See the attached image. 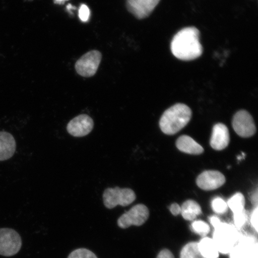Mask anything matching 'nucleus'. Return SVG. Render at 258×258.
<instances>
[{"label":"nucleus","mask_w":258,"mask_h":258,"mask_svg":"<svg viewBox=\"0 0 258 258\" xmlns=\"http://www.w3.org/2000/svg\"><path fill=\"white\" fill-rule=\"evenodd\" d=\"M171 51L177 59L192 60L202 56L203 47L200 41V31L195 27H187L173 37Z\"/></svg>","instance_id":"f257e3e1"},{"label":"nucleus","mask_w":258,"mask_h":258,"mask_svg":"<svg viewBox=\"0 0 258 258\" xmlns=\"http://www.w3.org/2000/svg\"><path fill=\"white\" fill-rule=\"evenodd\" d=\"M192 117V111L188 106L176 104L166 109L159 121L161 131L164 134L173 135L188 124Z\"/></svg>","instance_id":"f03ea898"},{"label":"nucleus","mask_w":258,"mask_h":258,"mask_svg":"<svg viewBox=\"0 0 258 258\" xmlns=\"http://www.w3.org/2000/svg\"><path fill=\"white\" fill-rule=\"evenodd\" d=\"M210 221L215 230L214 240L219 253H230L239 239L240 234L234 225L222 222L217 217H212Z\"/></svg>","instance_id":"7ed1b4c3"},{"label":"nucleus","mask_w":258,"mask_h":258,"mask_svg":"<svg viewBox=\"0 0 258 258\" xmlns=\"http://www.w3.org/2000/svg\"><path fill=\"white\" fill-rule=\"evenodd\" d=\"M136 194L131 188L119 187L106 188L103 194V202L105 207L112 209L116 206H127L136 200Z\"/></svg>","instance_id":"20e7f679"},{"label":"nucleus","mask_w":258,"mask_h":258,"mask_svg":"<svg viewBox=\"0 0 258 258\" xmlns=\"http://www.w3.org/2000/svg\"><path fill=\"white\" fill-rule=\"evenodd\" d=\"M22 239L17 231L11 228H0V255L12 256L22 247Z\"/></svg>","instance_id":"39448f33"},{"label":"nucleus","mask_w":258,"mask_h":258,"mask_svg":"<svg viewBox=\"0 0 258 258\" xmlns=\"http://www.w3.org/2000/svg\"><path fill=\"white\" fill-rule=\"evenodd\" d=\"M150 217V211L146 206L139 204L132 207L128 211L122 214L117 221L119 227L125 229L131 226L143 225Z\"/></svg>","instance_id":"423d86ee"},{"label":"nucleus","mask_w":258,"mask_h":258,"mask_svg":"<svg viewBox=\"0 0 258 258\" xmlns=\"http://www.w3.org/2000/svg\"><path fill=\"white\" fill-rule=\"evenodd\" d=\"M102 59V54L98 50H92L84 54L77 61L75 69L80 76L90 77L98 71Z\"/></svg>","instance_id":"0eeeda50"},{"label":"nucleus","mask_w":258,"mask_h":258,"mask_svg":"<svg viewBox=\"0 0 258 258\" xmlns=\"http://www.w3.org/2000/svg\"><path fill=\"white\" fill-rule=\"evenodd\" d=\"M232 125L236 134L241 138H250L256 132L255 123L250 113L246 110H240L235 113Z\"/></svg>","instance_id":"6e6552de"},{"label":"nucleus","mask_w":258,"mask_h":258,"mask_svg":"<svg viewBox=\"0 0 258 258\" xmlns=\"http://www.w3.org/2000/svg\"><path fill=\"white\" fill-rule=\"evenodd\" d=\"M229 254L230 258H258L257 242L252 236L240 234L237 243Z\"/></svg>","instance_id":"1a4fd4ad"},{"label":"nucleus","mask_w":258,"mask_h":258,"mask_svg":"<svg viewBox=\"0 0 258 258\" xmlns=\"http://www.w3.org/2000/svg\"><path fill=\"white\" fill-rule=\"evenodd\" d=\"M94 127V122L89 115L82 114L72 119L67 124V131L74 137H83L88 135Z\"/></svg>","instance_id":"9d476101"},{"label":"nucleus","mask_w":258,"mask_h":258,"mask_svg":"<svg viewBox=\"0 0 258 258\" xmlns=\"http://www.w3.org/2000/svg\"><path fill=\"white\" fill-rule=\"evenodd\" d=\"M225 176L217 170H206L196 179L197 185L205 191H212L220 188L225 183Z\"/></svg>","instance_id":"9b49d317"},{"label":"nucleus","mask_w":258,"mask_h":258,"mask_svg":"<svg viewBox=\"0 0 258 258\" xmlns=\"http://www.w3.org/2000/svg\"><path fill=\"white\" fill-rule=\"evenodd\" d=\"M160 0H127L128 11L138 19L149 16Z\"/></svg>","instance_id":"f8f14e48"},{"label":"nucleus","mask_w":258,"mask_h":258,"mask_svg":"<svg viewBox=\"0 0 258 258\" xmlns=\"http://www.w3.org/2000/svg\"><path fill=\"white\" fill-rule=\"evenodd\" d=\"M230 138L228 128L226 125L217 123L214 125L212 129V134L210 141L211 146L217 151L225 149L230 143Z\"/></svg>","instance_id":"ddd939ff"},{"label":"nucleus","mask_w":258,"mask_h":258,"mask_svg":"<svg viewBox=\"0 0 258 258\" xmlns=\"http://www.w3.org/2000/svg\"><path fill=\"white\" fill-rule=\"evenodd\" d=\"M16 144L13 135L6 132H0V161L11 159L16 151Z\"/></svg>","instance_id":"4468645a"},{"label":"nucleus","mask_w":258,"mask_h":258,"mask_svg":"<svg viewBox=\"0 0 258 258\" xmlns=\"http://www.w3.org/2000/svg\"><path fill=\"white\" fill-rule=\"evenodd\" d=\"M176 146L181 152L191 155H201L204 152V148L197 143L191 137L182 135L177 139Z\"/></svg>","instance_id":"2eb2a0df"},{"label":"nucleus","mask_w":258,"mask_h":258,"mask_svg":"<svg viewBox=\"0 0 258 258\" xmlns=\"http://www.w3.org/2000/svg\"><path fill=\"white\" fill-rule=\"evenodd\" d=\"M180 209V214L187 221L195 220L202 213L201 206L192 200H188L183 203Z\"/></svg>","instance_id":"dca6fc26"},{"label":"nucleus","mask_w":258,"mask_h":258,"mask_svg":"<svg viewBox=\"0 0 258 258\" xmlns=\"http://www.w3.org/2000/svg\"><path fill=\"white\" fill-rule=\"evenodd\" d=\"M200 252L204 258H218L219 251L215 241L209 237L203 238L198 243Z\"/></svg>","instance_id":"f3484780"},{"label":"nucleus","mask_w":258,"mask_h":258,"mask_svg":"<svg viewBox=\"0 0 258 258\" xmlns=\"http://www.w3.org/2000/svg\"><path fill=\"white\" fill-rule=\"evenodd\" d=\"M228 207L230 208L233 214H237L245 211V199L240 192L235 194L232 198L228 200Z\"/></svg>","instance_id":"a211bd4d"},{"label":"nucleus","mask_w":258,"mask_h":258,"mask_svg":"<svg viewBox=\"0 0 258 258\" xmlns=\"http://www.w3.org/2000/svg\"><path fill=\"white\" fill-rule=\"evenodd\" d=\"M180 258H204L200 252L198 243L190 242L182 248Z\"/></svg>","instance_id":"6ab92c4d"},{"label":"nucleus","mask_w":258,"mask_h":258,"mask_svg":"<svg viewBox=\"0 0 258 258\" xmlns=\"http://www.w3.org/2000/svg\"><path fill=\"white\" fill-rule=\"evenodd\" d=\"M191 228L196 233L202 235V236H206L211 231L209 225L202 221H194L191 224Z\"/></svg>","instance_id":"aec40b11"},{"label":"nucleus","mask_w":258,"mask_h":258,"mask_svg":"<svg viewBox=\"0 0 258 258\" xmlns=\"http://www.w3.org/2000/svg\"><path fill=\"white\" fill-rule=\"evenodd\" d=\"M212 208L218 214H224L228 211L227 203L221 198H216L212 202Z\"/></svg>","instance_id":"412c9836"},{"label":"nucleus","mask_w":258,"mask_h":258,"mask_svg":"<svg viewBox=\"0 0 258 258\" xmlns=\"http://www.w3.org/2000/svg\"><path fill=\"white\" fill-rule=\"evenodd\" d=\"M68 258H98L96 254L85 248H80L72 251Z\"/></svg>","instance_id":"4be33fe9"},{"label":"nucleus","mask_w":258,"mask_h":258,"mask_svg":"<svg viewBox=\"0 0 258 258\" xmlns=\"http://www.w3.org/2000/svg\"><path fill=\"white\" fill-rule=\"evenodd\" d=\"M234 227L238 230L243 227L247 221V215L245 211L234 214Z\"/></svg>","instance_id":"5701e85b"},{"label":"nucleus","mask_w":258,"mask_h":258,"mask_svg":"<svg viewBox=\"0 0 258 258\" xmlns=\"http://www.w3.org/2000/svg\"><path fill=\"white\" fill-rule=\"evenodd\" d=\"M90 15V9L88 6L82 5L80 6L79 12V16L80 20L83 22L89 21Z\"/></svg>","instance_id":"b1692460"},{"label":"nucleus","mask_w":258,"mask_h":258,"mask_svg":"<svg viewBox=\"0 0 258 258\" xmlns=\"http://www.w3.org/2000/svg\"><path fill=\"white\" fill-rule=\"evenodd\" d=\"M257 216H258V209L257 207L254 209V211L251 214L250 217L251 224L252 225L254 230L257 232Z\"/></svg>","instance_id":"393cba45"},{"label":"nucleus","mask_w":258,"mask_h":258,"mask_svg":"<svg viewBox=\"0 0 258 258\" xmlns=\"http://www.w3.org/2000/svg\"><path fill=\"white\" fill-rule=\"evenodd\" d=\"M157 258H175V256L169 250L163 249L160 251Z\"/></svg>","instance_id":"a878e982"},{"label":"nucleus","mask_w":258,"mask_h":258,"mask_svg":"<svg viewBox=\"0 0 258 258\" xmlns=\"http://www.w3.org/2000/svg\"><path fill=\"white\" fill-rule=\"evenodd\" d=\"M170 211L174 216H177L180 214L181 209H180V206L178 204L173 203V204L170 206Z\"/></svg>","instance_id":"bb28decb"},{"label":"nucleus","mask_w":258,"mask_h":258,"mask_svg":"<svg viewBox=\"0 0 258 258\" xmlns=\"http://www.w3.org/2000/svg\"><path fill=\"white\" fill-rule=\"evenodd\" d=\"M64 1H66V0H54V2L57 3H61Z\"/></svg>","instance_id":"cd10ccee"}]
</instances>
